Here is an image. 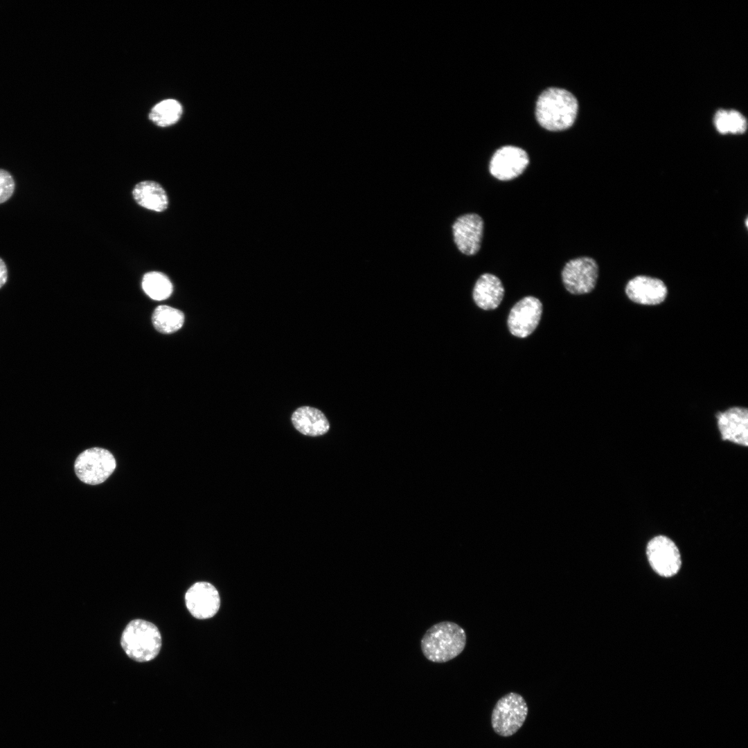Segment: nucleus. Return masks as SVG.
Returning a JSON list of instances; mask_svg holds the SVG:
<instances>
[{"label":"nucleus","mask_w":748,"mask_h":748,"mask_svg":"<svg viewBox=\"0 0 748 748\" xmlns=\"http://www.w3.org/2000/svg\"><path fill=\"white\" fill-rule=\"evenodd\" d=\"M625 293L636 303L654 305L665 301L668 289L661 279L641 275L628 281Z\"/></svg>","instance_id":"ddd939ff"},{"label":"nucleus","mask_w":748,"mask_h":748,"mask_svg":"<svg viewBox=\"0 0 748 748\" xmlns=\"http://www.w3.org/2000/svg\"><path fill=\"white\" fill-rule=\"evenodd\" d=\"M745 225H746L747 227L748 226V225H747V218L745 220Z\"/></svg>","instance_id":"5701e85b"},{"label":"nucleus","mask_w":748,"mask_h":748,"mask_svg":"<svg viewBox=\"0 0 748 748\" xmlns=\"http://www.w3.org/2000/svg\"><path fill=\"white\" fill-rule=\"evenodd\" d=\"M529 163V157L523 149L506 145L498 149L490 159L491 175L501 181H508L519 176Z\"/></svg>","instance_id":"1a4fd4ad"},{"label":"nucleus","mask_w":748,"mask_h":748,"mask_svg":"<svg viewBox=\"0 0 748 748\" xmlns=\"http://www.w3.org/2000/svg\"><path fill=\"white\" fill-rule=\"evenodd\" d=\"M598 277L596 260L584 256L567 262L562 271V279L566 290L573 294L591 292Z\"/></svg>","instance_id":"423d86ee"},{"label":"nucleus","mask_w":748,"mask_h":748,"mask_svg":"<svg viewBox=\"0 0 748 748\" xmlns=\"http://www.w3.org/2000/svg\"><path fill=\"white\" fill-rule=\"evenodd\" d=\"M528 706L523 697L509 693L501 697L493 708L491 724L498 735L508 737L515 734L524 723Z\"/></svg>","instance_id":"20e7f679"},{"label":"nucleus","mask_w":748,"mask_h":748,"mask_svg":"<svg viewBox=\"0 0 748 748\" xmlns=\"http://www.w3.org/2000/svg\"><path fill=\"white\" fill-rule=\"evenodd\" d=\"M132 195L140 206L154 211L161 212L168 208V198L163 187L154 181H143L134 188Z\"/></svg>","instance_id":"dca6fc26"},{"label":"nucleus","mask_w":748,"mask_h":748,"mask_svg":"<svg viewBox=\"0 0 748 748\" xmlns=\"http://www.w3.org/2000/svg\"><path fill=\"white\" fill-rule=\"evenodd\" d=\"M721 438L747 447L748 445V410L742 407H733L716 414Z\"/></svg>","instance_id":"f8f14e48"},{"label":"nucleus","mask_w":748,"mask_h":748,"mask_svg":"<svg viewBox=\"0 0 748 748\" xmlns=\"http://www.w3.org/2000/svg\"><path fill=\"white\" fill-rule=\"evenodd\" d=\"M504 296L500 279L491 274H483L477 280L473 289V299L478 307L488 310L496 309Z\"/></svg>","instance_id":"4468645a"},{"label":"nucleus","mask_w":748,"mask_h":748,"mask_svg":"<svg viewBox=\"0 0 748 748\" xmlns=\"http://www.w3.org/2000/svg\"><path fill=\"white\" fill-rule=\"evenodd\" d=\"M465 644V632L451 621L434 624L426 631L420 641L424 656L435 663H445L454 659L463 651Z\"/></svg>","instance_id":"f03ea898"},{"label":"nucleus","mask_w":748,"mask_h":748,"mask_svg":"<svg viewBox=\"0 0 748 748\" xmlns=\"http://www.w3.org/2000/svg\"><path fill=\"white\" fill-rule=\"evenodd\" d=\"M714 124L718 132L723 134H742L747 127L746 118L736 110H718L714 116Z\"/></svg>","instance_id":"aec40b11"},{"label":"nucleus","mask_w":748,"mask_h":748,"mask_svg":"<svg viewBox=\"0 0 748 748\" xmlns=\"http://www.w3.org/2000/svg\"><path fill=\"white\" fill-rule=\"evenodd\" d=\"M154 328L161 333L170 334L179 330L184 323V313L168 305L157 307L152 315Z\"/></svg>","instance_id":"f3484780"},{"label":"nucleus","mask_w":748,"mask_h":748,"mask_svg":"<svg viewBox=\"0 0 748 748\" xmlns=\"http://www.w3.org/2000/svg\"><path fill=\"white\" fill-rule=\"evenodd\" d=\"M646 555L652 569L662 577H671L682 566L680 552L675 543L665 535L652 537L647 544Z\"/></svg>","instance_id":"0eeeda50"},{"label":"nucleus","mask_w":748,"mask_h":748,"mask_svg":"<svg viewBox=\"0 0 748 748\" xmlns=\"http://www.w3.org/2000/svg\"><path fill=\"white\" fill-rule=\"evenodd\" d=\"M8 280V269L3 260L0 258V288H1Z\"/></svg>","instance_id":"4be33fe9"},{"label":"nucleus","mask_w":748,"mask_h":748,"mask_svg":"<svg viewBox=\"0 0 748 748\" xmlns=\"http://www.w3.org/2000/svg\"><path fill=\"white\" fill-rule=\"evenodd\" d=\"M142 287L145 294L153 300L168 299L172 292V285L164 274L158 271L146 273L142 280Z\"/></svg>","instance_id":"a211bd4d"},{"label":"nucleus","mask_w":748,"mask_h":748,"mask_svg":"<svg viewBox=\"0 0 748 748\" xmlns=\"http://www.w3.org/2000/svg\"><path fill=\"white\" fill-rule=\"evenodd\" d=\"M578 104L569 91L551 87L544 91L536 104V118L539 123L550 131H561L570 127L576 118Z\"/></svg>","instance_id":"f257e3e1"},{"label":"nucleus","mask_w":748,"mask_h":748,"mask_svg":"<svg viewBox=\"0 0 748 748\" xmlns=\"http://www.w3.org/2000/svg\"><path fill=\"white\" fill-rule=\"evenodd\" d=\"M181 114V104L176 100L167 99L153 107L149 118L159 127H167L177 122Z\"/></svg>","instance_id":"6ab92c4d"},{"label":"nucleus","mask_w":748,"mask_h":748,"mask_svg":"<svg viewBox=\"0 0 748 748\" xmlns=\"http://www.w3.org/2000/svg\"><path fill=\"white\" fill-rule=\"evenodd\" d=\"M291 420L297 431L308 436L323 435L330 429V424L323 413L312 407L298 408L292 413Z\"/></svg>","instance_id":"2eb2a0df"},{"label":"nucleus","mask_w":748,"mask_h":748,"mask_svg":"<svg viewBox=\"0 0 748 748\" xmlns=\"http://www.w3.org/2000/svg\"><path fill=\"white\" fill-rule=\"evenodd\" d=\"M116 463L107 449L93 447L80 453L74 463L78 479L89 485H98L106 481L113 473Z\"/></svg>","instance_id":"39448f33"},{"label":"nucleus","mask_w":748,"mask_h":748,"mask_svg":"<svg viewBox=\"0 0 748 748\" xmlns=\"http://www.w3.org/2000/svg\"><path fill=\"white\" fill-rule=\"evenodd\" d=\"M126 654L139 662L154 659L161 648V636L158 627L151 622L134 619L124 629L121 639Z\"/></svg>","instance_id":"7ed1b4c3"},{"label":"nucleus","mask_w":748,"mask_h":748,"mask_svg":"<svg viewBox=\"0 0 748 748\" xmlns=\"http://www.w3.org/2000/svg\"><path fill=\"white\" fill-rule=\"evenodd\" d=\"M542 313V304L537 298L528 296L519 300L510 310L508 326L517 337L529 336L537 327Z\"/></svg>","instance_id":"6e6552de"},{"label":"nucleus","mask_w":748,"mask_h":748,"mask_svg":"<svg viewBox=\"0 0 748 748\" xmlns=\"http://www.w3.org/2000/svg\"><path fill=\"white\" fill-rule=\"evenodd\" d=\"M185 603L193 616L198 619H207L217 612L220 598L217 590L212 584L197 582L187 590Z\"/></svg>","instance_id":"9d476101"},{"label":"nucleus","mask_w":748,"mask_h":748,"mask_svg":"<svg viewBox=\"0 0 748 748\" xmlns=\"http://www.w3.org/2000/svg\"><path fill=\"white\" fill-rule=\"evenodd\" d=\"M15 182L12 175L0 168V204L7 202L13 195Z\"/></svg>","instance_id":"412c9836"},{"label":"nucleus","mask_w":748,"mask_h":748,"mask_svg":"<svg viewBox=\"0 0 748 748\" xmlns=\"http://www.w3.org/2000/svg\"><path fill=\"white\" fill-rule=\"evenodd\" d=\"M483 221L476 213L458 217L452 225L454 242L458 250L465 255L477 253L481 247Z\"/></svg>","instance_id":"9b49d317"}]
</instances>
